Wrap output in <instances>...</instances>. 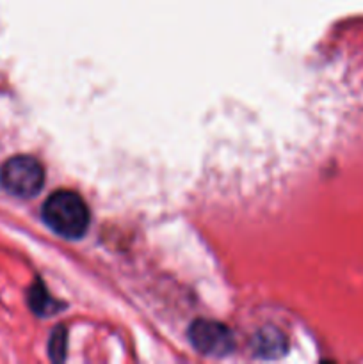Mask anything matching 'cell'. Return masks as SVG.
<instances>
[{
    "label": "cell",
    "mask_w": 363,
    "mask_h": 364,
    "mask_svg": "<svg viewBox=\"0 0 363 364\" xmlns=\"http://www.w3.org/2000/svg\"><path fill=\"white\" fill-rule=\"evenodd\" d=\"M66 354V334L63 327H57L50 338V358L53 361H63Z\"/></svg>",
    "instance_id": "obj_6"
},
{
    "label": "cell",
    "mask_w": 363,
    "mask_h": 364,
    "mask_svg": "<svg viewBox=\"0 0 363 364\" xmlns=\"http://www.w3.org/2000/svg\"><path fill=\"white\" fill-rule=\"evenodd\" d=\"M287 350V341L280 331L273 329V327H265L260 331L255 338V354L263 359L280 358L283 352Z\"/></svg>",
    "instance_id": "obj_4"
},
{
    "label": "cell",
    "mask_w": 363,
    "mask_h": 364,
    "mask_svg": "<svg viewBox=\"0 0 363 364\" xmlns=\"http://www.w3.org/2000/svg\"><path fill=\"white\" fill-rule=\"evenodd\" d=\"M189 341L196 350L210 358H223L235 347L231 331L224 323L212 320H196L189 327Z\"/></svg>",
    "instance_id": "obj_3"
},
{
    "label": "cell",
    "mask_w": 363,
    "mask_h": 364,
    "mask_svg": "<svg viewBox=\"0 0 363 364\" xmlns=\"http://www.w3.org/2000/svg\"><path fill=\"white\" fill-rule=\"evenodd\" d=\"M28 304H31V309L34 313L41 316L53 315L57 311L56 309V301L48 295V291L45 290L41 281L34 284V287L28 290Z\"/></svg>",
    "instance_id": "obj_5"
},
{
    "label": "cell",
    "mask_w": 363,
    "mask_h": 364,
    "mask_svg": "<svg viewBox=\"0 0 363 364\" xmlns=\"http://www.w3.org/2000/svg\"><path fill=\"white\" fill-rule=\"evenodd\" d=\"M0 185L14 198H34L45 185V169L34 156H11L0 167Z\"/></svg>",
    "instance_id": "obj_2"
},
{
    "label": "cell",
    "mask_w": 363,
    "mask_h": 364,
    "mask_svg": "<svg viewBox=\"0 0 363 364\" xmlns=\"http://www.w3.org/2000/svg\"><path fill=\"white\" fill-rule=\"evenodd\" d=\"M41 215L53 233L70 240L84 237L91 220L85 201L71 191L53 192L43 205Z\"/></svg>",
    "instance_id": "obj_1"
}]
</instances>
